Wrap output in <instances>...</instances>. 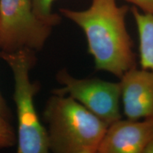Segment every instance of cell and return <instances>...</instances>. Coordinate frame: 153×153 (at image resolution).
Masks as SVG:
<instances>
[{
	"label": "cell",
	"mask_w": 153,
	"mask_h": 153,
	"mask_svg": "<svg viewBox=\"0 0 153 153\" xmlns=\"http://www.w3.org/2000/svg\"><path fill=\"white\" fill-rule=\"evenodd\" d=\"M63 16L77 25L85 33L88 53L96 70L107 72L118 78L137 67L133 42L127 30L126 5L116 0H91L85 10L60 9Z\"/></svg>",
	"instance_id": "obj_1"
},
{
	"label": "cell",
	"mask_w": 153,
	"mask_h": 153,
	"mask_svg": "<svg viewBox=\"0 0 153 153\" xmlns=\"http://www.w3.org/2000/svg\"><path fill=\"white\" fill-rule=\"evenodd\" d=\"M49 151L97 153L108 124L66 95L53 94L43 113Z\"/></svg>",
	"instance_id": "obj_2"
},
{
	"label": "cell",
	"mask_w": 153,
	"mask_h": 153,
	"mask_svg": "<svg viewBox=\"0 0 153 153\" xmlns=\"http://www.w3.org/2000/svg\"><path fill=\"white\" fill-rule=\"evenodd\" d=\"M36 53L26 48L14 53L0 52V58L8 65L14 76L18 153L50 152L46 128L41 123L34 104V97L41 89V84L32 82L30 78V70L37 61Z\"/></svg>",
	"instance_id": "obj_3"
},
{
	"label": "cell",
	"mask_w": 153,
	"mask_h": 153,
	"mask_svg": "<svg viewBox=\"0 0 153 153\" xmlns=\"http://www.w3.org/2000/svg\"><path fill=\"white\" fill-rule=\"evenodd\" d=\"M53 27L36 16L31 0H0V52L41 51Z\"/></svg>",
	"instance_id": "obj_4"
},
{
	"label": "cell",
	"mask_w": 153,
	"mask_h": 153,
	"mask_svg": "<svg viewBox=\"0 0 153 153\" xmlns=\"http://www.w3.org/2000/svg\"><path fill=\"white\" fill-rule=\"evenodd\" d=\"M55 78L62 87L53 89V94L72 97L108 125L122 118L119 82L78 79L66 69L59 70Z\"/></svg>",
	"instance_id": "obj_5"
},
{
	"label": "cell",
	"mask_w": 153,
	"mask_h": 153,
	"mask_svg": "<svg viewBox=\"0 0 153 153\" xmlns=\"http://www.w3.org/2000/svg\"><path fill=\"white\" fill-rule=\"evenodd\" d=\"M120 101L128 119L153 120V72L134 68L120 78Z\"/></svg>",
	"instance_id": "obj_6"
},
{
	"label": "cell",
	"mask_w": 153,
	"mask_h": 153,
	"mask_svg": "<svg viewBox=\"0 0 153 153\" xmlns=\"http://www.w3.org/2000/svg\"><path fill=\"white\" fill-rule=\"evenodd\" d=\"M153 139V120H123L107 127L98 153H143Z\"/></svg>",
	"instance_id": "obj_7"
},
{
	"label": "cell",
	"mask_w": 153,
	"mask_h": 153,
	"mask_svg": "<svg viewBox=\"0 0 153 153\" xmlns=\"http://www.w3.org/2000/svg\"><path fill=\"white\" fill-rule=\"evenodd\" d=\"M139 37V58L141 68L153 72V14L131 9Z\"/></svg>",
	"instance_id": "obj_8"
},
{
	"label": "cell",
	"mask_w": 153,
	"mask_h": 153,
	"mask_svg": "<svg viewBox=\"0 0 153 153\" xmlns=\"http://www.w3.org/2000/svg\"><path fill=\"white\" fill-rule=\"evenodd\" d=\"M55 0H31L32 7L35 14L44 22L53 26L60 24L61 17L53 13V4Z\"/></svg>",
	"instance_id": "obj_9"
},
{
	"label": "cell",
	"mask_w": 153,
	"mask_h": 153,
	"mask_svg": "<svg viewBox=\"0 0 153 153\" xmlns=\"http://www.w3.org/2000/svg\"><path fill=\"white\" fill-rule=\"evenodd\" d=\"M17 137L9 120L0 116V149L14 146Z\"/></svg>",
	"instance_id": "obj_10"
},
{
	"label": "cell",
	"mask_w": 153,
	"mask_h": 153,
	"mask_svg": "<svg viewBox=\"0 0 153 153\" xmlns=\"http://www.w3.org/2000/svg\"><path fill=\"white\" fill-rule=\"evenodd\" d=\"M133 4L134 7L140 9L143 12L153 14V0H125Z\"/></svg>",
	"instance_id": "obj_11"
},
{
	"label": "cell",
	"mask_w": 153,
	"mask_h": 153,
	"mask_svg": "<svg viewBox=\"0 0 153 153\" xmlns=\"http://www.w3.org/2000/svg\"><path fill=\"white\" fill-rule=\"evenodd\" d=\"M0 116L9 120L10 119L11 116L10 111H9L8 106H7L4 99L1 96V92H0Z\"/></svg>",
	"instance_id": "obj_12"
},
{
	"label": "cell",
	"mask_w": 153,
	"mask_h": 153,
	"mask_svg": "<svg viewBox=\"0 0 153 153\" xmlns=\"http://www.w3.org/2000/svg\"><path fill=\"white\" fill-rule=\"evenodd\" d=\"M143 153H153V139L145 147Z\"/></svg>",
	"instance_id": "obj_13"
}]
</instances>
